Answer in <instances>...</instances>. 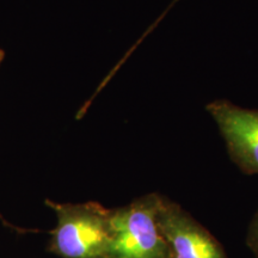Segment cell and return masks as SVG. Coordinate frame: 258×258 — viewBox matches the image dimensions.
<instances>
[{
  "label": "cell",
  "mask_w": 258,
  "mask_h": 258,
  "mask_svg": "<svg viewBox=\"0 0 258 258\" xmlns=\"http://www.w3.org/2000/svg\"><path fill=\"white\" fill-rule=\"evenodd\" d=\"M55 213L49 251L60 258H105L110 243V212L99 203H57L46 200Z\"/></svg>",
  "instance_id": "cell-1"
},
{
  "label": "cell",
  "mask_w": 258,
  "mask_h": 258,
  "mask_svg": "<svg viewBox=\"0 0 258 258\" xmlns=\"http://www.w3.org/2000/svg\"><path fill=\"white\" fill-rule=\"evenodd\" d=\"M160 199L161 194L150 192L111 209L105 258H172L157 220Z\"/></svg>",
  "instance_id": "cell-2"
},
{
  "label": "cell",
  "mask_w": 258,
  "mask_h": 258,
  "mask_svg": "<svg viewBox=\"0 0 258 258\" xmlns=\"http://www.w3.org/2000/svg\"><path fill=\"white\" fill-rule=\"evenodd\" d=\"M157 220L172 258H227L222 245L205 226L164 195Z\"/></svg>",
  "instance_id": "cell-3"
},
{
  "label": "cell",
  "mask_w": 258,
  "mask_h": 258,
  "mask_svg": "<svg viewBox=\"0 0 258 258\" xmlns=\"http://www.w3.org/2000/svg\"><path fill=\"white\" fill-rule=\"evenodd\" d=\"M224 138L228 156L245 175H258V109H244L226 99L206 106Z\"/></svg>",
  "instance_id": "cell-4"
},
{
  "label": "cell",
  "mask_w": 258,
  "mask_h": 258,
  "mask_svg": "<svg viewBox=\"0 0 258 258\" xmlns=\"http://www.w3.org/2000/svg\"><path fill=\"white\" fill-rule=\"evenodd\" d=\"M246 245L251 250V252L254 254V257L258 258V209L254 213L253 218L251 219L249 227H247Z\"/></svg>",
  "instance_id": "cell-5"
},
{
  "label": "cell",
  "mask_w": 258,
  "mask_h": 258,
  "mask_svg": "<svg viewBox=\"0 0 258 258\" xmlns=\"http://www.w3.org/2000/svg\"><path fill=\"white\" fill-rule=\"evenodd\" d=\"M4 56H5L4 51H3V49H2V48H0V64H2V62H3V60H4Z\"/></svg>",
  "instance_id": "cell-6"
},
{
  "label": "cell",
  "mask_w": 258,
  "mask_h": 258,
  "mask_svg": "<svg viewBox=\"0 0 258 258\" xmlns=\"http://www.w3.org/2000/svg\"><path fill=\"white\" fill-rule=\"evenodd\" d=\"M177 2H178V0H173V2H172V4H171V6H172V5H175Z\"/></svg>",
  "instance_id": "cell-7"
}]
</instances>
